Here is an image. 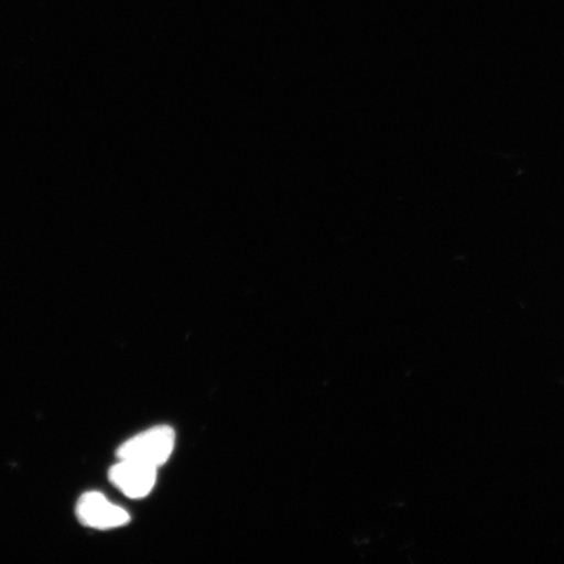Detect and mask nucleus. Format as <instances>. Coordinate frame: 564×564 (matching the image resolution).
Returning <instances> with one entry per match:
<instances>
[{"mask_svg":"<svg viewBox=\"0 0 564 564\" xmlns=\"http://www.w3.org/2000/svg\"><path fill=\"white\" fill-rule=\"evenodd\" d=\"M175 447V433L172 427L158 426L124 442L118 448L119 460H130L159 469L171 458Z\"/></svg>","mask_w":564,"mask_h":564,"instance_id":"f257e3e1","label":"nucleus"},{"mask_svg":"<svg viewBox=\"0 0 564 564\" xmlns=\"http://www.w3.org/2000/svg\"><path fill=\"white\" fill-rule=\"evenodd\" d=\"M77 519L83 525L109 531V529L121 528L130 523V514L122 507L111 503L104 494L89 491L83 494L76 505Z\"/></svg>","mask_w":564,"mask_h":564,"instance_id":"f03ea898","label":"nucleus"},{"mask_svg":"<svg viewBox=\"0 0 564 564\" xmlns=\"http://www.w3.org/2000/svg\"><path fill=\"white\" fill-rule=\"evenodd\" d=\"M109 479L126 497L143 499L156 485L158 469L137 462L119 460L110 468Z\"/></svg>","mask_w":564,"mask_h":564,"instance_id":"7ed1b4c3","label":"nucleus"}]
</instances>
